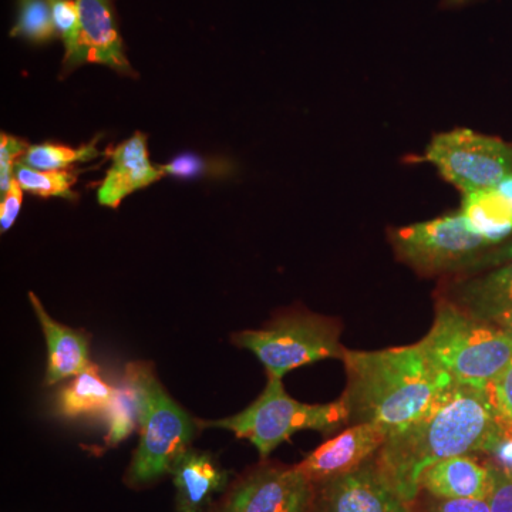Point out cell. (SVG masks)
<instances>
[{
	"label": "cell",
	"instance_id": "obj_10",
	"mask_svg": "<svg viewBox=\"0 0 512 512\" xmlns=\"http://www.w3.org/2000/svg\"><path fill=\"white\" fill-rule=\"evenodd\" d=\"M311 512H414L397 494L376 457L342 476L315 483Z\"/></svg>",
	"mask_w": 512,
	"mask_h": 512
},
{
	"label": "cell",
	"instance_id": "obj_9",
	"mask_svg": "<svg viewBox=\"0 0 512 512\" xmlns=\"http://www.w3.org/2000/svg\"><path fill=\"white\" fill-rule=\"evenodd\" d=\"M315 484L298 467L259 464L238 477L212 512H311Z\"/></svg>",
	"mask_w": 512,
	"mask_h": 512
},
{
	"label": "cell",
	"instance_id": "obj_13",
	"mask_svg": "<svg viewBox=\"0 0 512 512\" xmlns=\"http://www.w3.org/2000/svg\"><path fill=\"white\" fill-rule=\"evenodd\" d=\"M110 157L109 171L97 190V201L103 207L119 208L128 195L164 177L163 170L151 164L146 134L138 131L110 151Z\"/></svg>",
	"mask_w": 512,
	"mask_h": 512
},
{
	"label": "cell",
	"instance_id": "obj_6",
	"mask_svg": "<svg viewBox=\"0 0 512 512\" xmlns=\"http://www.w3.org/2000/svg\"><path fill=\"white\" fill-rule=\"evenodd\" d=\"M338 319L306 309H289L258 330H241L231 336L238 348L258 357L266 373L282 379L298 367L325 359H343Z\"/></svg>",
	"mask_w": 512,
	"mask_h": 512
},
{
	"label": "cell",
	"instance_id": "obj_26",
	"mask_svg": "<svg viewBox=\"0 0 512 512\" xmlns=\"http://www.w3.org/2000/svg\"><path fill=\"white\" fill-rule=\"evenodd\" d=\"M414 512H491L490 501L476 498H440L420 491Z\"/></svg>",
	"mask_w": 512,
	"mask_h": 512
},
{
	"label": "cell",
	"instance_id": "obj_3",
	"mask_svg": "<svg viewBox=\"0 0 512 512\" xmlns=\"http://www.w3.org/2000/svg\"><path fill=\"white\" fill-rule=\"evenodd\" d=\"M420 346L457 387L485 389L512 360V338L437 295L436 316Z\"/></svg>",
	"mask_w": 512,
	"mask_h": 512
},
{
	"label": "cell",
	"instance_id": "obj_20",
	"mask_svg": "<svg viewBox=\"0 0 512 512\" xmlns=\"http://www.w3.org/2000/svg\"><path fill=\"white\" fill-rule=\"evenodd\" d=\"M80 173L82 171H73V168L56 171L35 170L23 164L22 161L15 165V177L23 191L42 198L59 197L64 200H76L77 195L74 194L72 187L77 183Z\"/></svg>",
	"mask_w": 512,
	"mask_h": 512
},
{
	"label": "cell",
	"instance_id": "obj_17",
	"mask_svg": "<svg viewBox=\"0 0 512 512\" xmlns=\"http://www.w3.org/2000/svg\"><path fill=\"white\" fill-rule=\"evenodd\" d=\"M177 488L178 512H202L210 507L212 497L225 490L228 471L214 456L205 451L187 448L171 467Z\"/></svg>",
	"mask_w": 512,
	"mask_h": 512
},
{
	"label": "cell",
	"instance_id": "obj_31",
	"mask_svg": "<svg viewBox=\"0 0 512 512\" xmlns=\"http://www.w3.org/2000/svg\"><path fill=\"white\" fill-rule=\"evenodd\" d=\"M22 204L23 188L20 187L19 181L15 177L9 190L2 195V202H0V231L2 234L9 231L18 220Z\"/></svg>",
	"mask_w": 512,
	"mask_h": 512
},
{
	"label": "cell",
	"instance_id": "obj_18",
	"mask_svg": "<svg viewBox=\"0 0 512 512\" xmlns=\"http://www.w3.org/2000/svg\"><path fill=\"white\" fill-rule=\"evenodd\" d=\"M460 211L477 234L493 247L500 244L512 234V177L464 194Z\"/></svg>",
	"mask_w": 512,
	"mask_h": 512
},
{
	"label": "cell",
	"instance_id": "obj_28",
	"mask_svg": "<svg viewBox=\"0 0 512 512\" xmlns=\"http://www.w3.org/2000/svg\"><path fill=\"white\" fill-rule=\"evenodd\" d=\"M30 146L22 138L0 134V192L2 195L9 190L15 178V165L18 158L28 153Z\"/></svg>",
	"mask_w": 512,
	"mask_h": 512
},
{
	"label": "cell",
	"instance_id": "obj_27",
	"mask_svg": "<svg viewBox=\"0 0 512 512\" xmlns=\"http://www.w3.org/2000/svg\"><path fill=\"white\" fill-rule=\"evenodd\" d=\"M484 390L498 421L512 423V360Z\"/></svg>",
	"mask_w": 512,
	"mask_h": 512
},
{
	"label": "cell",
	"instance_id": "obj_2",
	"mask_svg": "<svg viewBox=\"0 0 512 512\" xmlns=\"http://www.w3.org/2000/svg\"><path fill=\"white\" fill-rule=\"evenodd\" d=\"M501 431L485 390L457 387L439 409L390 434L376 460L397 494L413 505L427 468L444 458L485 454Z\"/></svg>",
	"mask_w": 512,
	"mask_h": 512
},
{
	"label": "cell",
	"instance_id": "obj_23",
	"mask_svg": "<svg viewBox=\"0 0 512 512\" xmlns=\"http://www.w3.org/2000/svg\"><path fill=\"white\" fill-rule=\"evenodd\" d=\"M10 36L20 37L33 45H46L57 36L52 10L47 0H18V18Z\"/></svg>",
	"mask_w": 512,
	"mask_h": 512
},
{
	"label": "cell",
	"instance_id": "obj_5",
	"mask_svg": "<svg viewBox=\"0 0 512 512\" xmlns=\"http://www.w3.org/2000/svg\"><path fill=\"white\" fill-rule=\"evenodd\" d=\"M198 427H218L232 431L238 439L251 441L262 460L293 434L315 430L336 433L349 427V410L343 397L332 403L306 404L286 393L282 379L268 376L264 392L235 416L222 420L198 421Z\"/></svg>",
	"mask_w": 512,
	"mask_h": 512
},
{
	"label": "cell",
	"instance_id": "obj_16",
	"mask_svg": "<svg viewBox=\"0 0 512 512\" xmlns=\"http://www.w3.org/2000/svg\"><path fill=\"white\" fill-rule=\"evenodd\" d=\"M493 487V467L474 454L444 458L427 468L420 481V491L440 498L490 500Z\"/></svg>",
	"mask_w": 512,
	"mask_h": 512
},
{
	"label": "cell",
	"instance_id": "obj_4",
	"mask_svg": "<svg viewBox=\"0 0 512 512\" xmlns=\"http://www.w3.org/2000/svg\"><path fill=\"white\" fill-rule=\"evenodd\" d=\"M124 377L136 390L140 424V443L126 478L133 487H143L170 473L190 446L195 423L165 392L151 363H128Z\"/></svg>",
	"mask_w": 512,
	"mask_h": 512
},
{
	"label": "cell",
	"instance_id": "obj_11",
	"mask_svg": "<svg viewBox=\"0 0 512 512\" xmlns=\"http://www.w3.org/2000/svg\"><path fill=\"white\" fill-rule=\"evenodd\" d=\"M387 437V431L377 424H353L312 451L296 467L313 484L342 476L376 457Z\"/></svg>",
	"mask_w": 512,
	"mask_h": 512
},
{
	"label": "cell",
	"instance_id": "obj_25",
	"mask_svg": "<svg viewBox=\"0 0 512 512\" xmlns=\"http://www.w3.org/2000/svg\"><path fill=\"white\" fill-rule=\"evenodd\" d=\"M160 168L164 175H171V177L181 178V180L204 177V175H224L231 170V167L222 161L205 160L204 157L194 156V154L175 157L170 163L160 165Z\"/></svg>",
	"mask_w": 512,
	"mask_h": 512
},
{
	"label": "cell",
	"instance_id": "obj_32",
	"mask_svg": "<svg viewBox=\"0 0 512 512\" xmlns=\"http://www.w3.org/2000/svg\"><path fill=\"white\" fill-rule=\"evenodd\" d=\"M488 501L491 512H512V476L494 470L493 493Z\"/></svg>",
	"mask_w": 512,
	"mask_h": 512
},
{
	"label": "cell",
	"instance_id": "obj_21",
	"mask_svg": "<svg viewBox=\"0 0 512 512\" xmlns=\"http://www.w3.org/2000/svg\"><path fill=\"white\" fill-rule=\"evenodd\" d=\"M97 141L99 138H94L92 143L80 147L56 143L36 144V146H30L28 153L23 156L22 163L35 170H69L74 164L87 163L101 156Z\"/></svg>",
	"mask_w": 512,
	"mask_h": 512
},
{
	"label": "cell",
	"instance_id": "obj_1",
	"mask_svg": "<svg viewBox=\"0 0 512 512\" xmlns=\"http://www.w3.org/2000/svg\"><path fill=\"white\" fill-rule=\"evenodd\" d=\"M342 360L349 426L377 424L390 436L439 409L457 389L420 343L373 352L346 349Z\"/></svg>",
	"mask_w": 512,
	"mask_h": 512
},
{
	"label": "cell",
	"instance_id": "obj_19",
	"mask_svg": "<svg viewBox=\"0 0 512 512\" xmlns=\"http://www.w3.org/2000/svg\"><path fill=\"white\" fill-rule=\"evenodd\" d=\"M114 393L116 387L104 382L99 367L93 366L60 390L56 400L57 413L69 419L83 414L104 413Z\"/></svg>",
	"mask_w": 512,
	"mask_h": 512
},
{
	"label": "cell",
	"instance_id": "obj_22",
	"mask_svg": "<svg viewBox=\"0 0 512 512\" xmlns=\"http://www.w3.org/2000/svg\"><path fill=\"white\" fill-rule=\"evenodd\" d=\"M52 10L57 35L64 45L63 70L72 72L82 66V23L76 0H47Z\"/></svg>",
	"mask_w": 512,
	"mask_h": 512
},
{
	"label": "cell",
	"instance_id": "obj_12",
	"mask_svg": "<svg viewBox=\"0 0 512 512\" xmlns=\"http://www.w3.org/2000/svg\"><path fill=\"white\" fill-rule=\"evenodd\" d=\"M440 296L476 318L495 322L512 312V261L478 274L453 276Z\"/></svg>",
	"mask_w": 512,
	"mask_h": 512
},
{
	"label": "cell",
	"instance_id": "obj_30",
	"mask_svg": "<svg viewBox=\"0 0 512 512\" xmlns=\"http://www.w3.org/2000/svg\"><path fill=\"white\" fill-rule=\"evenodd\" d=\"M512 261V241L500 247L487 249L483 254L478 255L476 259L470 262L457 275H473L478 272L488 271V269L497 268V266L508 264ZM453 275V276H457Z\"/></svg>",
	"mask_w": 512,
	"mask_h": 512
},
{
	"label": "cell",
	"instance_id": "obj_24",
	"mask_svg": "<svg viewBox=\"0 0 512 512\" xmlns=\"http://www.w3.org/2000/svg\"><path fill=\"white\" fill-rule=\"evenodd\" d=\"M109 424L106 446L114 447L126 440L138 424V400L136 390L123 377L121 386L116 387L113 400L103 413Z\"/></svg>",
	"mask_w": 512,
	"mask_h": 512
},
{
	"label": "cell",
	"instance_id": "obj_8",
	"mask_svg": "<svg viewBox=\"0 0 512 512\" xmlns=\"http://www.w3.org/2000/svg\"><path fill=\"white\" fill-rule=\"evenodd\" d=\"M421 161L433 164L441 177L463 195L512 177V146L470 128L436 134Z\"/></svg>",
	"mask_w": 512,
	"mask_h": 512
},
{
	"label": "cell",
	"instance_id": "obj_34",
	"mask_svg": "<svg viewBox=\"0 0 512 512\" xmlns=\"http://www.w3.org/2000/svg\"><path fill=\"white\" fill-rule=\"evenodd\" d=\"M474 2V0H441V8L443 9H454L460 8V6H466L468 3Z\"/></svg>",
	"mask_w": 512,
	"mask_h": 512
},
{
	"label": "cell",
	"instance_id": "obj_15",
	"mask_svg": "<svg viewBox=\"0 0 512 512\" xmlns=\"http://www.w3.org/2000/svg\"><path fill=\"white\" fill-rule=\"evenodd\" d=\"M29 301L42 325L47 345L45 386H53L69 377L82 375L92 369L90 335L82 329H72L56 322L35 293L29 292Z\"/></svg>",
	"mask_w": 512,
	"mask_h": 512
},
{
	"label": "cell",
	"instance_id": "obj_29",
	"mask_svg": "<svg viewBox=\"0 0 512 512\" xmlns=\"http://www.w3.org/2000/svg\"><path fill=\"white\" fill-rule=\"evenodd\" d=\"M501 426H503V431L494 441L490 450L484 454L487 457L485 461L494 470L512 476V423H501Z\"/></svg>",
	"mask_w": 512,
	"mask_h": 512
},
{
	"label": "cell",
	"instance_id": "obj_7",
	"mask_svg": "<svg viewBox=\"0 0 512 512\" xmlns=\"http://www.w3.org/2000/svg\"><path fill=\"white\" fill-rule=\"evenodd\" d=\"M394 255L417 274L453 276L493 247L468 225L461 211L387 232Z\"/></svg>",
	"mask_w": 512,
	"mask_h": 512
},
{
	"label": "cell",
	"instance_id": "obj_14",
	"mask_svg": "<svg viewBox=\"0 0 512 512\" xmlns=\"http://www.w3.org/2000/svg\"><path fill=\"white\" fill-rule=\"evenodd\" d=\"M82 23V64L99 63L131 76L113 0H76Z\"/></svg>",
	"mask_w": 512,
	"mask_h": 512
},
{
	"label": "cell",
	"instance_id": "obj_33",
	"mask_svg": "<svg viewBox=\"0 0 512 512\" xmlns=\"http://www.w3.org/2000/svg\"><path fill=\"white\" fill-rule=\"evenodd\" d=\"M495 325L500 326L501 329L504 330L507 335H510L512 338V312L507 313V315L501 316L495 320Z\"/></svg>",
	"mask_w": 512,
	"mask_h": 512
}]
</instances>
